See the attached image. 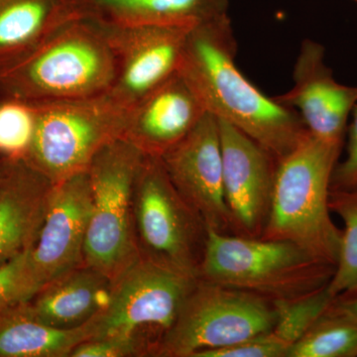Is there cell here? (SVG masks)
Here are the masks:
<instances>
[{
	"label": "cell",
	"instance_id": "obj_7",
	"mask_svg": "<svg viewBox=\"0 0 357 357\" xmlns=\"http://www.w3.org/2000/svg\"><path fill=\"white\" fill-rule=\"evenodd\" d=\"M145 154L132 143L116 139L103 146L88 168L93 210L84 263L114 279L139 255L134 234V184Z\"/></svg>",
	"mask_w": 357,
	"mask_h": 357
},
{
	"label": "cell",
	"instance_id": "obj_26",
	"mask_svg": "<svg viewBox=\"0 0 357 357\" xmlns=\"http://www.w3.org/2000/svg\"><path fill=\"white\" fill-rule=\"evenodd\" d=\"M150 356L149 351L135 338L88 340L74 349L70 357Z\"/></svg>",
	"mask_w": 357,
	"mask_h": 357
},
{
	"label": "cell",
	"instance_id": "obj_8",
	"mask_svg": "<svg viewBox=\"0 0 357 357\" xmlns=\"http://www.w3.org/2000/svg\"><path fill=\"white\" fill-rule=\"evenodd\" d=\"M277 321L276 303L198 278L157 357H198L266 335Z\"/></svg>",
	"mask_w": 357,
	"mask_h": 357
},
{
	"label": "cell",
	"instance_id": "obj_19",
	"mask_svg": "<svg viewBox=\"0 0 357 357\" xmlns=\"http://www.w3.org/2000/svg\"><path fill=\"white\" fill-rule=\"evenodd\" d=\"M84 17L115 25L195 27L229 15V0H82Z\"/></svg>",
	"mask_w": 357,
	"mask_h": 357
},
{
	"label": "cell",
	"instance_id": "obj_12",
	"mask_svg": "<svg viewBox=\"0 0 357 357\" xmlns=\"http://www.w3.org/2000/svg\"><path fill=\"white\" fill-rule=\"evenodd\" d=\"M218 126L232 234L260 238L269 220L278 161L238 129L222 121Z\"/></svg>",
	"mask_w": 357,
	"mask_h": 357
},
{
	"label": "cell",
	"instance_id": "obj_25",
	"mask_svg": "<svg viewBox=\"0 0 357 357\" xmlns=\"http://www.w3.org/2000/svg\"><path fill=\"white\" fill-rule=\"evenodd\" d=\"M31 249L0 265V311L26 302L37 293L30 267Z\"/></svg>",
	"mask_w": 357,
	"mask_h": 357
},
{
	"label": "cell",
	"instance_id": "obj_16",
	"mask_svg": "<svg viewBox=\"0 0 357 357\" xmlns=\"http://www.w3.org/2000/svg\"><path fill=\"white\" fill-rule=\"evenodd\" d=\"M54 183L24 159L0 164V265L36 243Z\"/></svg>",
	"mask_w": 357,
	"mask_h": 357
},
{
	"label": "cell",
	"instance_id": "obj_13",
	"mask_svg": "<svg viewBox=\"0 0 357 357\" xmlns=\"http://www.w3.org/2000/svg\"><path fill=\"white\" fill-rule=\"evenodd\" d=\"M91 210L93 192L88 171L54 184L38 238L30 251V267L37 292L84 263Z\"/></svg>",
	"mask_w": 357,
	"mask_h": 357
},
{
	"label": "cell",
	"instance_id": "obj_17",
	"mask_svg": "<svg viewBox=\"0 0 357 357\" xmlns=\"http://www.w3.org/2000/svg\"><path fill=\"white\" fill-rule=\"evenodd\" d=\"M112 279L83 263L40 289L26 306L45 325L72 330L86 325L107 305Z\"/></svg>",
	"mask_w": 357,
	"mask_h": 357
},
{
	"label": "cell",
	"instance_id": "obj_24",
	"mask_svg": "<svg viewBox=\"0 0 357 357\" xmlns=\"http://www.w3.org/2000/svg\"><path fill=\"white\" fill-rule=\"evenodd\" d=\"M36 124V105L20 100H0V158L24 159Z\"/></svg>",
	"mask_w": 357,
	"mask_h": 357
},
{
	"label": "cell",
	"instance_id": "obj_27",
	"mask_svg": "<svg viewBox=\"0 0 357 357\" xmlns=\"http://www.w3.org/2000/svg\"><path fill=\"white\" fill-rule=\"evenodd\" d=\"M289 349L266 335L225 347L203 352L198 357H288Z\"/></svg>",
	"mask_w": 357,
	"mask_h": 357
},
{
	"label": "cell",
	"instance_id": "obj_29",
	"mask_svg": "<svg viewBox=\"0 0 357 357\" xmlns=\"http://www.w3.org/2000/svg\"><path fill=\"white\" fill-rule=\"evenodd\" d=\"M326 312L357 323V290L335 296Z\"/></svg>",
	"mask_w": 357,
	"mask_h": 357
},
{
	"label": "cell",
	"instance_id": "obj_21",
	"mask_svg": "<svg viewBox=\"0 0 357 357\" xmlns=\"http://www.w3.org/2000/svg\"><path fill=\"white\" fill-rule=\"evenodd\" d=\"M356 356L357 323L326 312L288 354V357Z\"/></svg>",
	"mask_w": 357,
	"mask_h": 357
},
{
	"label": "cell",
	"instance_id": "obj_18",
	"mask_svg": "<svg viewBox=\"0 0 357 357\" xmlns=\"http://www.w3.org/2000/svg\"><path fill=\"white\" fill-rule=\"evenodd\" d=\"M84 17L81 0H0V68L36 48L62 26Z\"/></svg>",
	"mask_w": 357,
	"mask_h": 357
},
{
	"label": "cell",
	"instance_id": "obj_22",
	"mask_svg": "<svg viewBox=\"0 0 357 357\" xmlns=\"http://www.w3.org/2000/svg\"><path fill=\"white\" fill-rule=\"evenodd\" d=\"M328 206L344 223L340 258L328 284L333 296L357 290V185L331 189Z\"/></svg>",
	"mask_w": 357,
	"mask_h": 357
},
{
	"label": "cell",
	"instance_id": "obj_15",
	"mask_svg": "<svg viewBox=\"0 0 357 357\" xmlns=\"http://www.w3.org/2000/svg\"><path fill=\"white\" fill-rule=\"evenodd\" d=\"M206 112L178 70L133 105L122 139L145 155L161 157L191 132Z\"/></svg>",
	"mask_w": 357,
	"mask_h": 357
},
{
	"label": "cell",
	"instance_id": "obj_31",
	"mask_svg": "<svg viewBox=\"0 0 357 357\" xmlns=\"http://www.w3.org/2000/svg\"><path fill=\"white\" fill-rule=\"evenodd\" d=\"M354 1H356V3H357V0H354Z\"/></svg>",
	"mask_w": 357,
	"mask_h": 357
},
{
	"label": "cell",
	"instance_id": "obj_14",
	"mask_svg": "<svg viewBox=\"0 0 357 357\" xmlns=\"http://www.w3.org/2000/svg\"><path fill=\"white\" fill-rule=\"evenodd\" d=\"M293 79V88L275 100L297 112L312 136L344 147L357 86L338 83L326 64L325 48L309 39L301 45Z\"/></svg>",
	"mask_w": 357,
	"mask_h": 357
},
{
	"label": "cell",
	"instance_id": "obj_9",
	"mask_svg": "<svg viewBox=\"0 0 357 357\" xmlns=\"http://www.w3.org/2000/svg\"><path fill=\"white\" fill-rule=\"evenodd\" d=\"M134 234L141 255L196 276L208 229L169 178L161 158L145 155L133 189Z\"/></svg>",
	"mask_w": 357,
	"mask_h": 357
},
{
	"label": "cell",
	"instance_id": "obj_23",
	"mask_svg": "<svg viewBox=\"0 0 357 357\" xmlns=\"http://www.w3.org/2000/svg\"><path fill=\"white\" fill-rule=\"evenodd\" d=\"M333 297L328 285L300 299L275 302L278 307V321L269 333L270 337L290 351L326 311Z\"/></svg>",
	"mask_w": 357,
	"mask_h": 357
},
{
	"label": "cell",
	"instance_id": "obj_6",
	"mask_svg": "<svg viewBox=\"0 0 357 357\" xmlns=\"http://www.w3.org/2000/svg\"><path fill=\"white\" fill-rule=\"evenodd\" d=\"M34 105L36 124L25 160L54 184L86 172L103 146L123 138L130 112L107 93Z\"/></svg>",
	"mask_w": 357,
	"mask_h": 357
},
{
	"label": "cell",
	"instance_id": "obj_10",
	"mask_svg": "<svg viewBox=\"0 0 357 357\" xmlns=\"http://www.w3.org/2000/svg\"><path fill=\"white\" fill-rule=\"evenodd\" d=\"M93 20L102 28L116 61V76L107 95L128 109L178 72L185 39L194 28Z\"/></svg>",
	"mask_w": 357,
	"mask_h": 357
},
{
	"label": "cell",
	"instance_id": "obj_1",
	"mask_svg": "<svg viewBox=\"0 0 357 357\" xmlns=\"http://www.w3.org/2000/svg\"><path fill=\"white\" fill-rule=\"evenodd\" d=\"M229 15L195 26L188 34L178 73L208 114L227 122L266 150L285 158L309 133L297 112L269 98L236 64Z\"/></svg>",
	"mask_w": 357,
	"mask_h": 357
},
{
	"label": "cell",
	"instance_id": "obj_20",
	"mask_svg": "<svg viewBox=\"0 0 357 357\" xmlns=\"http://www.w3.org/2000/svg\"><path fill=\"white\" fill-rule=\"evenodd\" d=\"M89 340L88 326L60 330L35 318L25 302L0 311V357H70Z\"/></svg>",
	"mask_w": 357,
	"mask_h": 357
},
{
	"label": "cell",
	"instance_id": "obj_5",
	"mask_svg": "<svg viewBox=\"0 0 357 357\" xmlns=\"http://www.w3.org/2000/svg\"><path fill=\"white\" fill-rule=\"evenodd\" d=\"M197 279L139 253L112 279L107 305L86 324L89 340L135 338L157 357Z\"/></svg>",
	"mask_w": 357,
	"mask_h": 357
},
{
	"label": "cell",
	"instance_id": "obj_4",
	"mask_svg": "<svg viewBox=\"0 0 357 357\" xmlns=\"http://www.w3.org/2000/svg\"><path fill=\"white\" fill-rule=\"evenodd\" d=\"M335 266L285 241L248 238L208 229L197 278L279 302L326 287Z\"/></svg>",
	"mask_w": 357,
	"mask_h": 357
},
{
	"label": "cell",
	"instance_id": "obj_2",
	"mask_svg": "<svg viewBox=\"0 0 357 357\" xmlns=\"http://www.w3.org/2000/svg\"><path fill=\"white\" fill-rule=\"evenodd\" d=\"M115 76L116 61L102 28L91 18H79L0 68V100L42 103L91 98L107 93Z\"/></svg>",
	"mask_w": 357,
	"mask_h": 357
},
{
	"label": "cell",
	"instance_id": "obj_28",
	"mask_svg": "<svg viewBox=\"0 0 357 357\" xmlns=\"http://www.w3.org/2000/svg\"><path fill=\"white\" fill-rule=\"evenodd\" d=\"M347 126V156L333 170L331 189H349L357 185V105Z\"/></svg>",
	"mask_w": 357,
	"mask_h": 357
},
{
	"label": "cell",
	"instance_id": "obj_3",
	"mask_svg": "<svg viewBox=\"0 0 357 357\" xmlns=\"http://www.w3.org/2000/svg\"><path fill=\"white\" fill-rule=\"evenodd\" d=\"M342 149L309 132L278 162L269 220L260 238L290 241L337 266L342 230L333 222L328 198Z\"/></svg>",
	"mask_w": 357,
	"mask_h": 357
},
{
	"label": "cell",
	"instance_id": "obj_11",
	"mask_svg": "<svg viewBox=\"0 0 357 357\" xmlns=\"http://www.w3.org/2000/svg\"><path fill=\"white\" fill-rule=\"evenodd\" d=\"M160 158L174 187L208 229L234 234L223 191L217 117L206 112L191 132Z\"/></svg>",
	"mask_w": 357,
	"mask_h": 357
},
{
	"label": "cell",
	"instance_id": "obj_30",
	"mask_svg": "<svg viewBox=\"0 0 357 357\" xmlns=\"http://www.w3.org/2000/svg\"><path fill=\"white\" fill-rule=\"evenodd\" d=\"M0 164H1V158H0Z\"/></svg>",
	"mask_w": 357,
	"mask_h": 357
}]
</instances>
